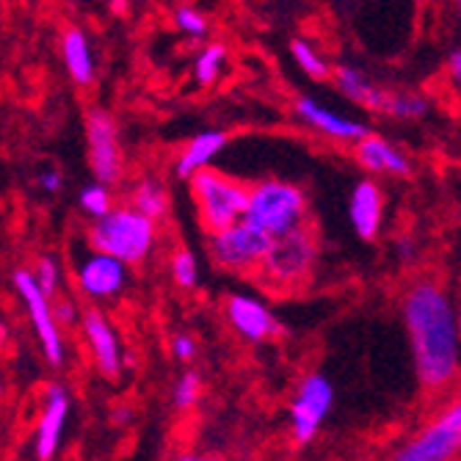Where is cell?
I'll list each match as a JSON object with an SVG mask.
<instances>
[{
  "label": "cell",
  "instance_id": "cell-6",
  "mask_svg": "<svg viewBox=\"0 0 461 461\" xmlns=\"http://www.w3.org/2000/svg\"><path fill=\"white\" fill-rule=\"evenodd\" d=\"M461 453V398L445 403L429 423L398 445L390 461H453Z\"/></svg>",
  "mask_w": 461,
  "mask_h": 461
},
{
  "label": "cell",
  "instance_id": "cell-18",
  "mask_svg": "<svg viewBox=\"0 0 461 461\" xmlns=\"http://www.w3.org/2000/svg\"><path fill=\"white\" fill-rule=\"evenodd\" d=\"M331 77L338 83V89L359 108L365 111H382L387 113V103H390V92L382 89L379 83H375L370 75H365L362 69L357 67H348V64H340L331 69Z\"/></svg>",
  "mask_w": 461,
  "mask_h": 461
},
{
  "label": "cell",
  "instance_id": "cell-16",
  "mask_svg": "<svg viewBox=\"0 0 461 461\" xmlns=\"http://www.w3.org/2000/svg\"><path fill=\"white\" fill-rule=\"evenodd\" d=\"M83 331H86V340L100 373L108 375V379H116L122 373V348L108 318L100 310H86L83 312Z\"/></svg>",
  "mask_w": 461,
  "mask_h": 461
},
{
  "label": "cell",
  "instance_id": "cell-33",
  "mask_svg": "<svg viewBox=\"0 0 461 461\" xmlns=\"http://www.w3.org/2000/svg\"><path fill=\"white\" fill-rule=\"evenodd\" d=\"M39 183H41V188H45L48 194H56L61 188V175L59 172H45V175L39 177Z\"/></svg>",
  "mask_w": 461,
  "mask_h": 461
},
{
  "label": "cell",
  "instance_id": "cell-15",
  "mask_svg": "<svg viewBox=\"0 0 461 461\" xmlns=\"http://www.w3.org/2000/svg\"><path fill=\"white\" fill-rule=\"evenodd\" d=\"M227 318L240 338L251 343H260L279 334V321L274 318V312L251 296H232L227 302Z\"/></svg>",
  "mask_w": 461,
  "mask_h": 461
},
{
  "label": "cell",
  "instance_id": "cell-8",
  "mask_svg": "<svg viewBox=\"0 0 461 461\" xmlns=\"http://www.w3.org/2000/svg\"><path fill=\"white\" fill-rule=\"evenodd\" d=\"M334 403V387L323 373H307L290 403V434L299 445L312 442Z\"/></svg>",
  "mask_w": 461,
  "mask_h": 461
},
{
  "label": "cell",
  "instance_id": "cell-23",
  "mask_svg": "<svg viewBox=\"0 0 461 461\" xmlns=\"http://www.w3.org/2000/svg\"><path fill=\"white\" fill-rule=\"evenodd\" d=\"M387 113L395 119H406V122L423 119L429 113V100L414 92H390Z\"/></svg>",
  "mask_w": 461,
  "mask_h": 461
},
{
  "label": "cell",
  "instance_id": "cell-28",
  "mask_svg": "<svg viewBox=\"0 0 461 461\" xmlns=\"http://www.w3.org/2000/svg\"><path fill=\"white\" fill-rule=\"evenodd\" d=\"M202 395V382L196 373H183L175 384V406L177 409H191Z\"/></svg>",
  "mask_w": 461,
  "mask_h": 461
},
{
  "label": "cell",
  "instance_id": "cell-14",
  "mask_svg": "<svg viewBox=\"0 0 461 461\" xmlns=\"http://www.w3.org/2000/svg\"><path fill=\"white\" fill-rule=\"evenodd\" d=\"M348 219L362 240H373L384 224V191L373 180H359L348 199Z\"/></svg>",
  "mask_w": 461,
  "mask_h": 461
},
{
  "label": "cell",
  "instance_id": "cell-13",
  "mask_svg": "<svg viewBox=\"0 0 461 461\" xmlns=\"http://www.w3.org/2000/svg\"><path fill=\"white\" fill-rule=\"evenodd\" d=\"M354 158L370 175H390V177H409L411 160L384 136L367 133L354 144Z\"/></svg>",
  "mask_w": 461,
  "mask_h": 461
},
{
  "label": "cell",
  "instance_id": "cell-11",
  "mask_svg": "<svg viewBox=\"0 0 461 461\" xmlns=\"http://www.w3.org/2000/svg\"><path fill=\"white\" fill-rule=\"evenodd\" d=\"M124 282H128V266H122L108 255H100V251H92L77 266V285L92 299L116 296V293H122Z\"/></svg>",
  "mask_w": 461,
  "mask_h": 461
},
{
  "label": "cell",
  "instance_id": "cell-25",
  "mask_svg": "<svg viewBox=\"0 0 461 461\" xmlns=\"http://www.w3.org/2000/svg\"><path fill=\"white\" fill-rule=\"evenodd\" d=\"M80 207H83V211H86L95 221H97V219H103V216H108V213L113 211L108 188H105V185H100V183L86 185V188L80 191Z\"/></svg>",
  "mask_w": 461,
  "mask_h": 461
},
{
  "label": "cell",
  "instance_id": "cell-35",
  "mask_svg": "<svg viewBox=\"0 0 461 461\" xmlns=\"http://www.w3.org/2000/svg\"><path fill=\"white\" fill-rule=\"evenodd\" d=\"M458 14H461V4H458Z\"/></svg>",
  "mask_w": 461,
  "mask_h": 461
},
{
  "label": "cell",
  "instance_id": "cell-27",
  "mask_svg": "<svg viewBox=\"0 0 461 461\" xmlns=\"http://www.w3.org/2000/svg\"><path fill=\"white\" fill-rule=\"evenodd\" d=\"M31 276H33V282L39 285V290L45 293L48 299H50L53 293L59 290V282H61V276H59V266H56V260H53V258H41V260L36 263V271H31Z\"/></svg>",
  "mask_w": 461,
  "mask_h": 461
},
{
  "label": "cell",
  "instance_id": "cell-20",
  "mask_svg": "<svg viewBox=\"0 0 461 461\" xmlns=\"http://www.w3.org/2000/svg\"><path fill=\"white\" fill-rule=\"evenodd\" d=\"M61 56H64V67L69 72V77L77 83V86H89L95 77V59L89 50V39L80 28H67L61 36Z\"/></svg>",
  "mask_w": 461,
  "mask_h": 461
},
{
  "label": "cell",
  "instance_id": "cell-9",
  "mask_svg": "<svg viewBox=\"0 0 461 461\" xmlns=\"http://www.w3.org/2000/svg\"><path fill=\"white\" fill-rule=\"evenodd\" d=\"M86 139H89V160L92 172L100 185H111L122 180L124 172V158H122V144H119V128L108 111L95 108L86 116Z\"/></svg>",
  "mask_w": 461,
  "mask_h": 461
},
{
  "label": "cell",
  "instance_id": "cell-7",
  "mask_svg": "<svg viewBox=\"0 0 461 461\" xmlns=\"http://www.w3.org/2000/svg\"><path fill=\"white\" fill-rule=\"evenodd\" d=\"M271 243L274 240L260 230L249 227L246 221H238L230 230L211 235L207 249H211V258L219 268L232 274H258Z\"/></svg>",
  "mask_w": 461,
  "mask_h": 461
},
{
  "label": "cell",
  "instance_id": "cell-3",
  "mask_svg": "<svg viewBox=\"0 0 461 461\" xmlns=\"http://www.w3.org/2000/svg\"><path fill=\"white\" fill-rule=\"evenodd\" d=\"M95 251L119 260L122 266H139L155 246V224L136 213L133 207H113L89 230Z\"/></svg>",
  "mask_w": 461,
  "mask_h": 461
},
{
  "label": "cell",
  "instance_id": "cell-29",
  "mask_svg": "<svg viewBox=\"0 0 461 461\" xmlns=\"http://www.w3.org/2000/svg\"><path fill=\"white\" fill-rule=\"evenodd\" d=\"M175 25H177L183 33H188V36H204V33H207V20H204V14H199V12L191 9V6L175 9Z\"/></svg>",
  "mask_w": 461,
  "mask_h": 461
},
{
  "label": "cell",
  "instance_id": "cell-21",
  "mask_svg": "<svg viewBox=\"0 0 461 461\" xmlns=\"http://www.w3.org/2000/svg\"><path fill=\"white\" fill-rule=\"evenodd\" d=\"M131 207L155 224V221L169 216V194H166V188L158 180H141L133 188V204Z\"/></svg>",
  "mask_w": 461,
  "mask_h": 461
},
{
  "label": "cell",
  "instance_id": "cell-4",
  "mask_svg": "<svg viewBox=\"0 0 461 461\" xmlns=\"http://www.w3.org/2000/svg\"><path fill=\"white\" fill-rule=\"evenodd\" d=\"M188 183H191V196L196 204L199 221L211 235L230 230L243 219L246 199H249L246 183L216 169H202Z\"/></svg>",
  "mask_w": 461,
  "mask_h": 461
},
{
  "label": "cell",
  "instance_id": "cell-31",
  "mask_svg": "<svg viewBox=\"0 0 461 461\" xmlns=\"http://www.w3.org/2000/svg\"><path fill=\"white\" fill-rule=\"evenodd\" d=\"M50 307H53V321H56V326L75 323L77 312H75V304H72V302H59V304H50Z\"/></svg>",
  "mask_w": 461,
  "mask_h": 461
},
{
  "label": "cell",
  "instance_id": "cell-17",
  "mask_svg": "<svg viewBox=\"0 0 461 461\" xmlns=\"http://www.w3.org/2000/svg\"><path fill=\"white\" fill-rule=\"evenodd\" d=\"M67 414H69V395L59 384H53L48 390L45 409H41L39 426H36V458L39 461H53V456L59 453Z\"/></svg>",
  "mask_w": 461,
  "mask_h": 461
},
{
  "label": "cell",
  "instance_id": "cell-1",
  "mask_svg": "<svg viewBox=\"0 0 461 461\" xmlns=\"http://www.w3.org/2000/svg\"><path fill=\"white\" fill-rule=\"evenodd\" d=\"M401 312L417 382L429 393L445 390L456 379L461 362V329L453 299L439 282L420 279L403 293Z\"/></svg>",
  "mask_w": 461,
  "mask_h": 461
},
{
  "label": "cell",
  "instance_id": "cell-19",
  "mask_svg": "<svg viewBox=\"0 0 461 461\" xmlns=\"http://www.w3.org/2000/svg\"><path fill=\"white\" fill-rule=\"evenodd\" d=\"M227 133H221V131H204V133H199V136H194L185 147H183V152H180V158H177V163H175V175L180 177V180H191L196 172H202V169H211V160L227 147Z\"/></svg>",
  "mask_w": 461,
  "mask_h": 461
},
{
  "label": "cell",
  "instance_id": "cell-24",
  "mask_svg": "<svg viewBox=\"0 0 461 461\" xmlns=\"http://www.w3.org/2000/svg\"><path fill=\"white\" fill-rule=\"evenodd\" d=\"M224 59H227V50L221 45H207L196 56V61H194V77H196L199 86H213L219 72H221Z\"/></svg>",
  "mask_w": 461,
  "mask_h": 461
},
{
  "label": "cell",
  "instance_id": "cell-5",
  "mask_svg": "<svg viewBox=\"0 0 461 461\" xmlns=\"http://www.w3.org/2000/svg\"><path fill=\"white\" fill-rule=\"evenodd\" d=\"M315 260H318V238L307 224L271 243L258 276L263 279V285L274 290H290L312 274Z\"/></svg>",
  "mask_w": 461,
  "mask_h": 461
},
{
  "label": "cell",
  "instance_id": "cell-30",
  "mask_svg": "<svg viewBox=\"0 0 461 461\" xmlns=\"http://www.w3.org/2000/svg\"><path fill=\"white\" fill-rule=\"evenodd\" d=\"M172 351H175L177 359L188 362V359H194V354H196V343L188 338V334H177V338L172 340Z\"/></svg>",
  "mask_w": 461,
  "mask_h": 461
},
{
  "label": "cell",
  "instance_id": "cell-12",
  "mask_svg": "<svg viewBox=\"0 0 461 461\" xmlns=\"http://www.w3.org/2000/svg\"><path fill=\"white\" fill-rule=\"evenodd\" d=\"M296 113L307 128H312L315 133H323L329 139H338V141H354L357 144L359 139H365L370 133L367 124H362L359 119H348L343 113H334L331 108L321 105L312 97H299Z\"/></svg>",
  "mask_w": 461,
  "mask_h": 461
},
{
  "label": "cell",
  "instance_id": "cell-2",
  "mask_svg": "<svg viewBox=\"0 0 461 461\" xmlns=\"http://www.w3.org/2000/svg\"><path fill=\"white\" fill-rule=\"evenodd\" d=\"M271 240L307 227V194L285 180H260L249 185L243 219Z\"/></svg>",
  "mask_w": 461,
  "mask_h": 461
},
{
  "label": "cell",
  "instance_id": "cell-34",
  "mask_svg": "<svg viewBox=\"0 0 461 461\" xmlns=\"http://www.w3.org/2000/svg\"><path fill=\"white\" fill-rule=\"evenodd\" d=\"M177 461H216V458H207V456H180Z\"/></svg>",
  "mask_w": 461,
  "mask_h": 461
},
{
  "label": "cell",
  "instance_id": "cell-22",
  "mask_svg": "<svg viewBox=\"0 0 461 461\" xmlns=\"http://www.w3.org/2000/svg\"><path fill=\"white\" fill-rule=\"evenodd\" d=\"M290 53H293V61H296L310 77H315V80L331 77V64L318 53V48H312V41H307V39H293L290 41Z\"/></svg>",
  "mask_w": 461,
  "mask_h": 461
},
{
  "label": "cell",
  "instance_id": "cell-10",
  "mask_svg": "<svg viewBox=\"0 0 461 461\" xmlns=\"http://www.w3.org/2000/svg\"><path fill=\"white\" fill-rule=\"evenodd\" d=\"M14 287L20 293V299L25 302L28 318L33 323V331H36V338L41 343V351H45L48 362L50 365H61V359H64V343H61V331H59V326L53 321L50 299L39 290V285L33 282L31 271H17L14 274Z\"/></svg>",
  "mask_w": 461,
  "mask_h": 461
},
{
  "label": "cell",
  "instance_id": "cell-26",
  "mask_svg": "<svg viewBox=\"0 0 461 461\" xmlns=\"http://www.w3.org/2000/svg\"><path fill=\"white\" fill-rule=\"evenodd\" d=\"M196 276H199V271H196V260H194L191 251L188 249L175 251V255H172V279L183 290H191L196 285Z\"/></svg>",
  "mask_w": 461,
  "mask_h": 461
},
{
  "label": "cell",
  "instance_id": "cell-32",
  "mask_svg": "<svg viewBox=\"0 0 461 461\" xmlns=\"http://www.w3.org/2000/svg\"><path fill=\"white\" fill-rule=\"evenodd\" d=\"M447 72H450V77L456 80V86L461 89V48L453 50V53L447 56Z\"/></svg>",
  "mask_w": 461,
  "mask_h": 461
}]
</instances>
